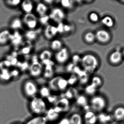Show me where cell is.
I'll use <instances>...</instances> for the list:
<instances>
[{
	"label": "cell",
	"mask_w": 124,
	"mask_h": 124,
	"mask_svg": "<svg viewBox=\"0 0 124 124\" xmlns=\"http://www.w3.org/2000/svg\"><path fill=\"white\" fill-rule=\"evenodd\" d=\"M81 59V58L78 55H74L72 58L73 62L75 64L79 62H80Z\"/></svg>",
	"instance_id": "681fc988"
},
{
	"label": "cell",
	"mask_w": 124,
	"mask_h": 124,
	"mask_svg": "<svg viewBox=\"0 0 124 124\" xmlns=\"http://www.w3.org/2000/svg\"><path fill=\"white\" fill-rule=\"evenodd\" d=\"M89 19L93 23H96L99 20V16L96 13L92 12L90 14L89 16Z\"/></svg>",
	"instance_id": "7bdbcfd3"
},
{
	"label": "cell",
	"mask_w": 124,
	"mask_h": 124,
	"mask_svg": "<svg viewBox=\"0 0 124 124\" xmlns=\"http://www.w3.org/2000/svg\"><path fill=\"white\" fill-rule=\"evenodd\" d=\"M63 47V41L60 39L55 38L51 40L50 44L51 50L55 53L61 49Z\"/></svg>",
	"instance_id": "cb8c5ba5"
},
{
	"label": "cell",
	"mask_w": 124,
	"mask_h": 124,
	"mask_svg": "<svg viewBox=\"0 0 124 124\" xmlns=\"http://www.w3.org/2000/svg\"><path fill=\"white\" fill-rule=\"evenodd\" d=\"M78 95L77 90L75 88L71 87H68L64 92L63 95L61 97H64L70 101L71 99H76Z\"/></svg>",
	"instance_id": "7402d4cb"
},
{
	"label": "cell",
	"mask_w": 124,
	"mask_h": 124,
	"mask_svg": "<svg viewBox=\"0 0 124 124\" xmlns=\"http://www.w3.org/2000/svg\"><path fill=\"white\" fill-rule=\"evenodd\" d=\"M42 2L44 3H45L46 5L48 6H52L53 5H54L55 3V2H56L57 1H54V0H46L43 1Z\"/></svg>",
	"instance_id": "f907efd6"
},
{
	"label": "cell",
	"mask_w": 124,
	"mask_h": 124,
	"mask_svg": "<svg viewBox=\"0 0 124 124\" xmlns=\"http://www.w3.org/2000/svg\"><path fill=\"white\" fill-rule=\"evenodd\" d=\"M23 24L29 30H35L38 24V19L32 13L26 14L22 19Z\"/></svg>",
	"instance_id": "9c48e42d"
},
{
	"label": "cell",
	"mask_w": 124,
	"mask_h": 124,
	"mask_svg": "<svg viewBox=\"0 0 124 124\" xmlns=\"http://www.w3.org/2000/svg\"><path fill=\"white\" fill-rule=\"evenodd\" d=\"M84 39L87 43L91 44L96 40L95 34L92 32H88L85 34Z\"/></svg>",
	"instance_id": "8d00e7d4"
},
{
	"label": "cell",
	"mask_w": 124,
	"mask_h": 124,
	"mask_svg": "<svg viewBox=\"0 0 124 124\" xmlns=\"http://www.w3.org/2000/svg\"><path fill=\"white\" fill-rule=\"evenodd\" d=\"M70 58V53L68 48L64 46L61 49L55 53V61L59 64L66 63Z\"/></svg>",
	"instance_id": "ba28073f"
},
{
	"label": "cell",
	"mask_w": 124,
	"mask_h": 124,
	"mask_svg": "<svg viewBox=\"0 0 124 124\" xmlns=\"http://www.w3.org/2000/svg\"><path fill=\"white\" fill-rule=\"evenodd\" d=\"M14 124H20V123H14Z\"/></svg>",
	"instance_id": "db71d44e"
},
{
	"label": "cell",
	"mask_w": 124,
	"mask_h": 124,
	"mask_svg": "<svg viewBox=\"0 0 124 124\" xmlns=\"http://www.w3.org/2000/svg\"><path fill=\"white\" fill-rule=\"evenodd\" d=\"M91 84L98 89L102 85V80L98 76H95L92 78Z\"/></svg>",
	"instance_id": "74e56055"
},
{
	"label": "cell",
	"mask_w": 124,
	"mask_h": 124,
	"mask_svg": "<svg viewBox=\"0 0 124 124\" xmlns=\"http://www.w3.org/2000/svg\"><path fill=\"white\" fill-rule=\"evenodd\" d=\"M29 106L30 111L35 116L45 115L48 109L44 99L37 96L30 99Z\"/></svg>",
	"instance_id": "6da1fadb"
},
{
	"label": "cell",
	"mask_w": 124,
	"mask_h": 124,
	"mask_svg": "<svg viewBox=\"0 0 124 124\" xmlns=\"http://www.w3.org/2000/svg\"><path fill=\"white\" fill-rule=\"evenodd\" d=\"M10 71L8 69L3 70L0 71V80L3 82H7L11 79Z\"/></svg>",
	"instance_id": "f546056e"
},
{
	"label": "cell",
	"mask_w": 124,
	"mask_h": 124,
	"mask_svg": "<svg viewBox=\"0 0 124 124\" xmlns=\"http://www.w3.org/2000/svg\"><path fill=\"white\" fill-rule=\"evenodd\" d=\"M21 5L22 10L25 14L32 13L34 9V3L30 0H25L22 1Z\"/></svg>",
	"instance_id": "d6986e66"
},
{
	"label": "cell",
	"mask_w": 124,
	"mask_h": 124,
	"mask_svg": "<svg viewBox=\"0 0 124 124\" xmlns=\"http://www.w3.org/2000/svg\"><path fill=\"white\" fill-rule=\"evenodd\" d=\"M39 90L37 84L33 80H27L22 85L23 94L26 97L30 99L37 96Z\"/></svg>",
	"instance_id": "277c9868"
},
{
	"label": "cell",
	"mask_w": 124,
	"mask_h": 124,
	"mask_svg": "<svg viewBox=\"0 0 124 124\" xmlns=\"http://www.w3.org/2000/svg\"><path fill=\"white\" fill-rule=\"evenodd\" d=\"M31 42V41L27 40L24 43V44L22 43L23 46L21 49V53L22 54L24 55H27L31 53L32 48Z\"/></svg>",
	"instance_id": "d6a6232c"
},
{
	"label": "cell",
	"mask_w": 124,
	"mask_h": 124,
	"mask_svg": "<svg viewBox=\"0 0 124 124\" xmlns=\"http://www.w3.org/2000/svg\"><path fill=\"white\" fill-rule=\"evenodd\" d=\"M53 66L52 65H46L43 68L42 75L45 79L49 80L55 76Z\"/></svg>",
	"instance_id": "603a6c76"
},
{
	"label": "cell",
	"mask_w": 124,
	"mask_h": 124,
	"mask_svg": "<svg viewBox=\"0 0 124 124\" xmlns=\"http://www.w3.org/2000/svg\"><path fill=\"white\" fill-rule=\"evenodd\" d=\"M124 124V123H119V124Z\"/></svg>",
	"instance_id": "f5cc1de1"
},
{
	"label": "cell",
	"mask_w": 124,
	"mask_h": 124,
	"mask_svg": "<svg viewBox=\"0 0 124 124\" xmlns=\"http://www.w3.org/2000/svg\"><path fill=\"white\" fill-rule=\"evenodd\" d=\"M23 24L22 19L18 17H16L11 22L10 27L14 31H18L23 27Z\"/></svg>",
	"instance_id": "484cf974"
},
{
	"label": "cell",
	"mask_w": 124,
	"mask_h": 124,
	"mask_svg": "<svg viewBox=\"0 0 124 124\" xmlns=\"http://www.w3.org/2000/svg\"><path fill=\"white\" fill-rule=\"evenodd\" d=\"M69 118L70 124H83V116L79 113H73Z\"/></svg>",
	"instance_id": "4316f807"
},
{
	"label": "cell",
	"mask_w": 124,
	"mask_h": 124,
	"mask_svg": "<svg viewBox=\"0 0 124 124\" xmlns=\"http://www.w3.org/2000/svg\"><path fill=\"white\" fill-rule=\"evenodd\" d=\"M39 96L43 99H47L51 94V91L48 86L43 85L39 89Z\"/></svg>",
	"instance_id": "f1b7e54d"
},
{
	"label": "cell",
	"mask_w": 124,
	"mask_h": 124,
	"mask_svg": "<svg viewBox=\"0 0 124 124\" xmlns=\"http://www.w3.org/2000/svg\"><path fill=\"white\" fill-rule=\"evenodd\" d=\"M106 99L103 96L96 94L92 98L89 102L90 109L97 113L103 112L106 108Z\"/></svg>",
	"instance_id": "3957f363"
},
{
	"label": "cell",
	"mask_w": 124,
	"mask_h": 124,
	"mask_svg": "<svg viewBox=\"0 0 124 124\" xmlns=\"http://www.w3.org/2000/svg\"><path fill=\"white\" fill-rule=\"evenodd\" d=\"M75 99L77 104L79 106L85 107L88 104L87 99L83 95H78Z\"/></svg>",
	"instance_id": "1f68e13d"
},
{
	"label": "cell",
	"mask_w": 124,
	"mask_h": 124,
	"mask_svg": "<svg viewBox=\"0 0 124 124\" xmlns=\"http://www.w3.org/2000/svg\"><path fill=\"white\" fill-rule=\"evenodd\" d=\"M101 23L104 26L108 28H111L114 26V21L111 16H107L103 17L101 21Z\"/></svg>",
	"instance_id": "e575fe53"
},
{
	"label": "cell",
	"mask_w": 124,
	"mask_h": 124,
	"mask_svg": "<svg viewBox=\"0 0 124 124\" xmlns=\"http://www.w3.org/2000/svg\"><path fill=\"white\" fill-rule=\"evenodd\" d=\"M44 115L49 122H55L58 119L61 114L57 112L53 107L47 109Z\"/></svg>",
	"instance_id": "9a60e30c"
},
{
	"label": "cell",
	"mask_w": 124,
	"mask_h": 124,
	"mask_svg": "<svg viewBox=\"0 0 124 124\" xmlns=\"http://www.w3.org/2000/svg\"><path fill=\"white\" fill-rule=\"evenodd\" d=\"M80 62L84 69L87 72L92 73L98 67L99 62L94 55L87 54L81 58Z\"/></svg>",
	"instance_id": "7a4b0ae2"
},
{
	"label": "cell",
	"mask_w": 124,
	"mask_h": 124,
	"mask_svg": "<svg viewBox=\"0 0 124 124\" xmlns=\"http://www.w3.org/2000/svg\"><path fill=\"white\" fill-rule=\"evenodd\" d=\"M113 120L118 122L124 120V107L119 106L116 107L112 114Z\"/></svg>",
	"instance_id": "2e32d148"
},
{
	"label": "cell",
	"mask_w": 124,
	"mask_h": 124,
	"mask_svg": "<svg viewBox=\"0 0 124 124\" xmlns=\"http://www.w3.org/2000/svg\"><path fill=\"white\" fill-rule=\"evenodd\" d=\"M58 30V33L60 34H64V23L63 22H61L57 24L56 26Z\"/></svg>",
	"instance_id": "f6af8a7d"
},
{
	"label": "cell",
	"mask_w": 124,
	"mask_h": 124,
	"mask_svg": "<svg viewBox=\"0 0 124 124\" xmlns=\"http://www.w3.org/2000/svg\"><path fill=\"white\" fill-rule=\"evenodd\" d=\"M122 53L119 51H114L110 54L109 61L113 64H119L121 63L123 59Z\"/></svg>",
	"instance_id": "ac0fdd59"
},
{
	"label": "cell",
	"mask_w": 124,
	"mask_h": 124,
	"mask_svg": "<svg viewBox=\"0 0 124 124\" xmlns=\"http://www.w3.org/2000/svg\"><path fill=\"white\" fill-rule=\"evenodd\" d=\"M50 20V19L49 15L47 14L40 17L38 19V22L42 25L46 26L49 24V22Z\"/></svg>",
	"instance_id": "60d3db41"
},
{
	"label": "cell",
	"mask_w": 124,
	"mask_h": 124,
	"mask_svg": "<svg viewBox=\"0 0 124 124\" xmlns=\"http://www.w3.org/2000/svg\"><path fill=\"white\" fill-rule=\"evenodd\" d=\"M38 35V33L35 30H29L26 32L25 37L27 40L32 42L37 39Z\"/></svg>",
	"instance_id": "836d02e7"
},
{
	"label": "cell",
	"mask_w": 124,
	"mask_h": 124,
	"mask_svg": "<svg viewBox=\"0 0 124 124\" xmlns=\"http://www.w3.org/2000/svg\"><path fill=\"white\" fill-rule=\"evenodd\" d=\"M97 89L95 86L91 84L86 87L85 91L86 94L93 96L96 95L95 93Z\"/></svg>",
	"instance_id": "f35d334b"
},
{
	"label": "cell",
	"mask_w": 124,
	"mask_h": 124,
	"mask_svg": "<svg viewBox=\"0 0 124 124\" xmlns=\"http://www.w3.org/2000/svg\"><path fill=\"white\" fill-rule=\"evenodd\" d=\"M96 39L101 43L108 42L111 39V35L108 31L104 29L98 30L95 34Z\"/></svg>",
	"instance_id": "7c38bea8"
},
{
	"label": "cell",
	"mask_w": 124,
	"mask_h": 124,
	"mask_svg": "<svg viewBox=\"0 0 124 124\" xmlns=\"http://www.w3.org/2000/svg\"><path fill=\"white\" fill-rule=\"evenodd\" d=\"M74 1L69 0H63L60 1V4L63 9L71 10L74 7Z\"/></svg>",
	"instance_id": "d590c367"
},
{
	"label": "cell",
	"mask_w": 124,
	"mask_h": 124,
	"mask_svg": "<svg viewBox=\"0 0 124 124\" xmlns=\"http://www.w3.org/2000/svg\"><path fill=\"white\" fill-rule=\"evenodd\" d=\"M49 16L50 20L58 24L63 22L66 18V14L62 8L56 7L51 9Z\"/></svg>",
	"instance_id": "5b68a950"
},
{
	"label": "cell",
	"mask_w": 124,
	"mask_h": 124,
	"mask_svg": "<svg viewBox=\"0 0 124 124\" xmlns=\"http://www.w3.org/2000/svg\"><path fill=\"white\" fill-rule=\"evenodd\" d=\"M56 124H70L69 118H64L59 120Z\"/></svg>",
	"instance_id": "c3c4849f"
},
{
	"label": "cell",
	"mask_w": 124,
	"mask_h": 124,
	"mask_svg": "<svg viewBox=\"0 0 124 124\" xmlns=\"http://www.w3.org/2000/svg\"><path fill=\"white\" fill-rule=\"evenodd\" d=\"M53 56L52 51L51 50L45 49L42 51L39 54V60L43 62L46 61L51 60Z\"/></svg>",
	"instance_id": "83f0119b"
},
{
	"label": "cell",
	"mask_w": 124,
	"mask_h": 124,
	"mask_svg": "<svg viewBox=\"0 0 124 124\" xmlns=\"http://www.w3.org/2000/svg\"><path fill=\"white\" fill-rule=\"evenodd\" d=\"M46 99L48 103L54 105L58 100L59 98L57 95L51 93V95Z\"/></svg>",
	"instance_id": "b9f144b4"
},
{
	"label": "cell",
	"mask_w": 124,
	"mask_h": 124,
	"mask_svg": "<svg viewBox=\"0 0 124 124\" xmlns=\"http://www.w3.org/2000/svg\"><path fill=\"white\" fill-rule=\"evenodd\" d=\"M22 1L20 0H8L5 1V4L11 7H16L21 5Z\"/></svg>",
	"instance_id": "ab89813d"
},
{
	"label": "cell",
	"mask_w": 124,
	"mask_h": 124,
	"mask_svg": "<svg viewBox=\"0 0 124 124\" xmlns=\"http://www.w3.org/2000/svg\"><path fill=\"white\" fill-rule=\"evenodd\" d=\"M43 66L38 59L33 60L29 67V73L30 76L33 78H38L42 75Z\"/></svg>",
	"instance_id": "8992f818"
},
{
	"label": "cell",
	"mask_w": 124,
	"mask_h": 124,
	"mask_svg": "<svg viewBox=\"0 0 124 124\" xmlns=\"http://www.w3.org/2000/svg\"><path fill=\"white\" fill-rule=\"evenodd\" d=\"M35 11L39 17L47 14L48 12V6L43 2H39L37 4L35 7Z\"/></svg>",
	"instance_id": "ffe728a7"
},
{
	"label": "cell",
	"mask_w": 124,
	"mask_h": 124,
	"mask_svg": "<svg viewBox=\"0 0 124 124\" xmlns=\"http://www.w3.org/2000/svg\"><path fill=\"white\" fill-rule=\"evenodd\" d=\"M122 53V55L123 56V58H124V50L123 51Z\"/></svg>",
	"instance_id": "816d5d0a"
},
{
	"label": "cell",
	"mask_w": 124,
	"mask_h": 124,
	"mask_svg": "<svg viewBox=\"0 0 124 124\" xmlns=\"http://www.w3.org/2000/svg\"><path fill=\"white\" fill-rule=\"evenodd\" d=\"M103 112L99 113V115L98 114V122H100L101 124H108L113 120L112 115Z\"/></svg>",
	"instance_id": "d4e9b609"
},
{
	"label": "cell",
	"mask_w": 124,
	"mask_h": 124,
	"mask_svg": "<svg viewBox=\"0 0 124 124\" xmlns=\"http://www.w3.org/2000/svg\"><path fill=\"white\" fill-rule=\"evenodd\" d=\"M77 78L75 75H71L67 79L69 85H72L77 82Z\"/></svg>",
	"instance_id": "bcb514c9"
},
{
	"label": "cell",
	"mask_w": 124,
	"mask_h": 124,
	"mask_svg": "<svg viewBox=\"0 0 124 124\" xmlns=\"http://www.w3.org/2000/svg\"><path fill=\"white\" fill-rule=\"evenodd\" d=\"M43 34L45 38L48 40L51 41L55 39L58 34L56 26L50 24L45 26Z\"/></svg>",
	"instance_id": "8fae6325"
},
{
	"label": "cell",
	"mask_w": 124,
	"mask_h": 124,
	"mask_svg": "<svg viewBox=\"0 0 124 124\" xmlns=\"http://www.w3.org/2000/svg\"><path fill=\"white\" fill-rule=\"evenodd\" d=\"M67 79L62 76L59 75L57 81V87L58 92H64L69 87Z\"/></svg>",
	"instance_id": "44dd1931"
},
{
	"label": "cell",
	"mask_w": 124,
	"mask_h": 124,
	"mask_svg": "<svg viewBox=\"0 0 124 124\" xmlns=\"http://www.w3.org/2000/svg\"><path fill=\"white\" fill-rule=\"evenodd\" d=\"M12 33L8 29L3 30L0 31V45H5L10 42Z\"/></svg>",
	"instance_id": "5bb4252c"
},
{
	"label": "cell",
	"mask_w": 124,
	"mask_h": 124,
	"mask_svg": "<svg viewBox=\"0 0 124 124\" xmlns=\"http://www.w3.org/2000/svg\"><path fill=\"white\" fill-rule=\"evenodd\" d=\"M10 73L12 79H16L20 76V71L17 69H14L11 71H10Z\"/></svg>",
	"instance_id": "ee69618b"
},
{
	"label": "cell",
	"mask_w": 124,
	"mask_h": 124,
	"mask_svg": "<svg viewBox=\"0 0 124 124\" xmlns=\"http://www.w3.org/2000/svg\"><path fill=\"white\" fill-rule=\"evenodd\" d=\"M10 42L14 47H19L23 43V37L22 35L18 31L12 32Z\"/></svg>",
	"instance_id": "4fadbf2b"
},
{
	"label": "cell",
	"mask_w": 124,
	"mask_h": 124,
	"mask_svg": "<svg viewBox=\"0 0 124 124\" xmlns=\"http://www.w3.org/2000/svg\"><path fill=\"white\" fill-rule=\"evenodd\" d=\"M72 28L71 26L69 24H64V34H68L69 33L71 30Z\"/></svg>",
	"instance_id": "7dc6e473"
},
{
	"label": "cell",
	"mask_w": 124,
	"mask_h": 124,
	"mask_svg": "<svg viewBox=\"0 0 124 124\" xmlns=\"http://www.w3.org/2000/svg\"><path fill=\"white\" fill-rule=\"evenodd\" d=\"M83 119V124H96L98 122V114L91 109L85 111Z\"/></svg>",
	"instance_id": "30bf717a"
},
{
	"label": "cell",
	"mask_w": 124,
	"mask_h": 124,
	"mask_svg": "<svg viewBox=\"0 0 124 124\" xmlns=\"http://www.w3.org/2000/svg\"><path fill=\"white\" fill-rule=\"evenodd\" d=\"M58 76H55L51 79L49 80L48 86L49 87L51 91L58 92L57 87V81L58 78Z\"/></svg>",
	"instance_id": "4dcf8cb0"
},
{
	"label": "cell",
	"mask_w": 124,
	"mask_h": 124,
	"mask_svg": "<svg viewBox=\"0 0 124 124\" xmlns=\"http://www.w3.org/2000/svg\"><path fill=\"white\" fill-rule=\"evenodd\" d=\"M48 122L45 115H35L29 119L24 124H48Z\"/></svg>",
	"instance_id": "e0dca14e"
},
{
	"label": "cell",
	"mask_w": 124,
	"mask_h": 124,
	"mask_svg": "<svg viewBox=\"0 0 124 124\" xmlns=\"http://www.w3.org/2000/svg\"><path fill=\"white\" fill-rule=\"evenodd\" d=\"M53 108L60 114L67 112L71 108L70 101L64 97H61L54 104Z\"/></svg>",
	"instance_id": "52a82bcc"
}]
</instances>
